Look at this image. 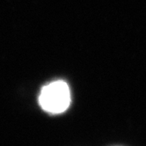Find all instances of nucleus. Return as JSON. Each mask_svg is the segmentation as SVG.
<instances>
[{
  "label": "nucleus",
  "instance_id": "f257e3e1",
  "mask_svg": "<svg viewBox=\"0 0 146 146\" xmlns=\"http://www.w3.org/2000/svg\"><path fill=\"white\" fill-rule=\"evenodd\" d=\"M39 104L45 112L61 113L66 111L70 104V92L64 81L58 80L45 86L39 95Z\"/></svg>",
  "mask_w": 146,
  "mask_h": 146
}]
</instances>
